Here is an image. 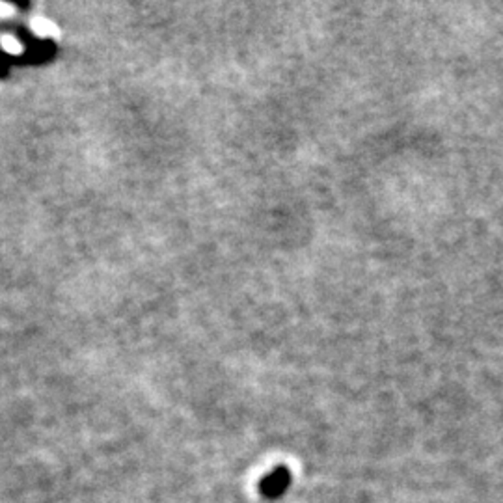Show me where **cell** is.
Segmentation results:
<instances>
[{"label": "cell", "mask_w": 503, "mask_h": 503, "mask_svg": "<svg viewBox=\"0 0 503 503\" xmlns=\"http://www.w3.org/2000/svg\"><path fill=\"white\" fill-rule=\"evenodd\" d=\"M289 484L291 471L285 466H278L269 476H265L259 481V492L267 500H278L280 496H284V492L289 489Z\"/></svg>", "instance_id": "obj_1"}]
</instances>
